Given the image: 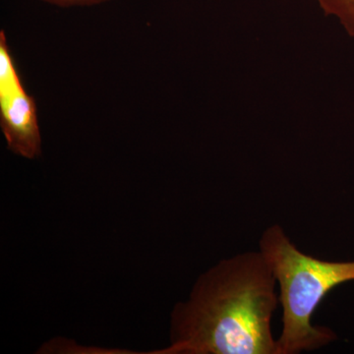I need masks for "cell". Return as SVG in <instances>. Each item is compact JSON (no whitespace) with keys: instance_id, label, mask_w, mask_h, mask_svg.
Listing matches in <instances>:
<instances>
[{"instance_id":"obj_3","label":"cell","mask_w":354,"mask_h":354,"mask_svg":"<svg viewBox=\"0 0 354 354\" xmlns=\"http://www.w3.org/2000/svg\"><path fill=\"white\" fill-rule=\"evenodd\" d=\"M0 128L15 155L27 160L41 155L37 104L24 87L4 30L0 31Z\"/></svg>"},{"instance_id":"obj_5","label":"cell","mask_w":354,"mask_h":354,"mask_svg":"<svg viewBox=\"0 0 354 354\" xmlns=\"http://www.w3.org/2000/svg\"><path fill=\"white\" fill-rule=\"evenodd\" d=\"M44 3L60 7V8H72V7H92L101 6L111 0H41Z\"/></svg>"},{"instance_id":"obj_2","label":"cell","mask_w":354,"mask_h":354,"mask_svg":"<svg viewBox=\"0 0 354 354\" xmlns=\"http://www.w3.org/2000/svg\"><path fill=\"white\" fill-rule=\"evenodd\" d=\"M259 251L279 286L283 330L278 354H299L335 341L332 330L312 324L314 313L335 286L354 281V262H330L304 253L279 225L266 228Z\"/></svg>"},{"instance_id":"obj_1","label":"cell","mask_w":354,"mask_h":354,"mask_svg":"<svg viewBox=\"0 0 354 354\" xmlns=\"http://www.w3.org/2000/svg\"><path fill=\"white\" fill-rule=\"evenodd\" d=\"M277 286L259 250L220 261L174 307L169 346L152 353L278 354L272 333Z\"/></svg>"},{"instance_id":"obj_4","label":"cell","mask_w":354,"mask_h":354,"mask_svg":"<svg viewBox=\"0 0 354 354\" xmlns=\"http://www.w3.org/2000/svg\"><path fill=\"white\" fill-rule=\"evenodd\" d=\"M326 16L335 17L348 37L354 38V0H316Z\"/></svg>"}]
</instances>
